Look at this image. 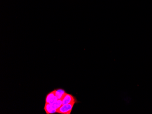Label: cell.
<instances>
[{
    "mask_svg": "<svg viewBox=\"0 0 152 114\" xmlns=\"http://www.w3.org/2000/svg\"><path fill=\"white\" fill-rule=\"evenodd\" d=\"M55 95L58 99H61L66 93L64 90L62 89H56L55 90Z\"/></svg>",
    "mask_w": 152,
    "mask_h": 114,
    "instance_id": "5b68a950",
    "label": "cell"
},
{
    "mask_svg": "<svg viewBox=\"0 0 152 114\" xmlns=\"http://www.w3.org/2000/svg\"><path fill=\"white\" fill-rule=\"evenodd\" d=\"M51 105L53 109L55 110H57L58 109L63 105V102H62L61 99H58V100L54 102L53 103L51 104Z\"/></svg>",
    "mask_w": 152,
    "mask_h": 114,
    "instance_id": "8992f818",
    "label": "cell"
},
{
    "mask_svg": "<svg viewBox=\"0 0 152 114\" xmlns=\"http://www.w3.org/2000/svg\"><path fill=\"white\" fill-rule=\"evenodd\" d=\"M75 105L74 104H63L57 110L56 113L60 114H70Z\"/></svg>",
    "mask_w": 152,
    "mask_h": 114,
    "instance_id": "6da1fadb",
    "label": "cell"
},
{
    "mask_svg": "<svg viewBox=\"0 0 152 114\" xmlns=\"http://www.w3.org/2000/svg\"><path fill=\"white\" fill-rule=\"evenodd\" d=\"M58 97L55 95V90L52 91L50 92L47 94L45 98V102L47 103L53 104L58 100Z\"/></svg>",
    "mask_w": 152,
    "mask_h": 114,
    "instance_id": "3957f363",
    "label": "cell"
},
{
    "mask_svg": "<svg viewBox=\"0 0 152 114\" xmlns=\"http://www.w3.org/2000/svg\"><path fill=\"white\" fill-rule=\"evenodd\" d=\"M44 110L47 114H53L56 113V110L53 109L50 104L45 103L44 108Z\"/></svg>",
    "mask_w": 152,
    "mask_h": 114,
    "instance_id": "277c9868",
    "label": "cell"
},
{
    "mask_svg": "<svg viewBox=\"0 0 152 114\" xmlns=\"http://www.w3.org/2000/svg\"><path fill=\"white\" fill-rule=\"evenodd\" d=\"M61 100H62L63 105L69 104H76L78 102L76 97L72 94H70L67 93L65 94L63 98L61 99Z\"/></svg>",
    "mask_w": 152,
    "mask_h": 114,
    "instance_id": "7a4b0ae2",
    "label": "cell"
}]
</instances>
